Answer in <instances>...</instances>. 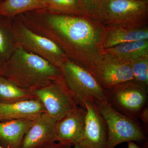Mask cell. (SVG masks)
<instances>
[{
	"mask_svg": "<svg viewBox=\"0 0 148 148\" xmlns=\"http://www.w3.org/2000/svg\"><path fill=\"white\" fill-rule=\"evenodd\" d=\"M17 16L27 28L51 40L68 58L89 71L102 58L105 26L100 21L82 15L53 13L47 9Z\"/></svg>",
	"mask_w": 148,
	"mask_h": 148,
	"instance_id": "cell-1",
	"label": "cell"
},
{
	"mask_svg": "<svg viewBox=\"0 0 148 148\" xmlns=\"http://www.w3.org/2000/svg\"><path fill=\"white\" fill-rule=\"evenodd\" d=\"M1 75L19 87L32 91L44 87L62 77L58 67L18 47L4 62Z\"/></svg>",
	"mask_w": 148,
	"mask_h": 148,
	"instance_id": "cell-2",
	"label": "cell"
},
{
	"mask_svg": "<svg viewBox=\"0 0 148 148\" xmlns=\"http://www.w3.org/2000/svg\"><path fill=\"white\" fill-rule=\"evenodd\" d=\"M66 86L77 105L84 101L109 103L106 90L84 66L67 58L60 67Z\"/></svg>",
	"mask_w": 148,
	"mask_h": 148,
	"instance_id": "cell-3",
	"label": "cell"
},
{
	"mask_svg": "<svg viewBox=\"0 0 148 148\" xmlns=\"http://www.w3.org/2000/svg\"><path fill=\"white\" fill-rule=\"evenodd\" d=\"M94 103L107 125V148H114L123 143H143L147 140L145 131L138 120L120 113L109 103Z\"/></svg>",
	"mask_w": 148,
	"mask_h": 148,
	"instance_id": "cell-4",
	"label": "cell"
},
{
	"mask_svg": "<svg viewBox=\"0 0 148 148\" xmlns=\"http://www.w3.org/2000/svg\"><path fill=\"white\" fill-rule=\"evenodd\" d=\"M13 19L16 46L42 57L60 69L68 57L58 46L27 28L18 16L13 17Z\"/></svg>",
	"mask_w": 148,
	"mask_h": 148,
	"instance_id": "cell-5",
	"label": "cell"
},
{
	"mask_svg": "<svg viewBox=\"0 0 148 148\" xmlns=\"http://www.w3.org/2000/svg\"><path fill=\"white\" fill-rule=\"evenodd\" d=\"M106 90L112 107L133 119H139L140 113L147 106L148 87L134 80Z\"/></svg>",
	"mask_w": 148,
	"mask_h": 148,
	"instance_id": "cell-6",
	"label": "cell"
},
{
	"mask_svg": "<svg viewBox=\"0 0 148 148\" xmlns=\"http://www.w3.org/2000/svg\"><path fill=\"white\" fill-rule=\"evenodd\" d=\"M101 22L105 26H147L148 23V1L108 0Z\"/></svg>",
	"mask_w": 148,
	"mask_h": 148,
	"instance_id": "cell-7",
	"label": "cell"
},
{
	"mask_svg": "<svg viewBox=\"0 0 148 148\" xmlns=\"http://www.w3.org/2000/svg\"><path fill=\"white\" fill-rule=\"evenodd\" d=\"M33 91L37 99L42 103L47 113L56 121L77 106L63 77Z\"/></svg>",
	"mask_w": 148,
	"mask_h": 148,
	"instance_id": "cell-8",
	"label": "cell"
},
{
	"mask_svg": "<svg viewBox=\"0 0 148 148\" xmlns=\"http://www.w3.org/2000/svg\"><path fill=\"white\" fill-rule=\"evenodd\" d=\"M102 58L90 72L105 90L134 80L129 63L103 53Z\"/></svg>",
	"mask_w": 148,
	"mask_h": 148,
	"instance_id": "cell-9",
	"label": "cell"
},
{
	"mask_svg": "<svg viewBox=\"0 0 148 148\" xmlns=\"http://www.w3.org/2000/svg\"><path fill=\"white\" fill-rule=\"evenodd\" d=\"M86 110L82 139L74 148H107L108 131L105 121L92 101H84Z\"/></svg>",
	"mask_w": 148,
	"mask_h": 148,
	"instance_id": "cell-10",
	"label": "cell"
},
{
	"mask_svg": "<svg viewBox=\"0 0 148 148\" xmlns=\"http://www.w3.org/2000/svg\"><path fill=\"white\" fill-rule=\"evenodd\" d=\"M86 112L84 106L77 105L56 121L55 142L73 147L79 143L83 135Z\"/></svg>",
	"mask_w": 148,
	"mask_h": 148,
	"instance_id": "cell-11",
	"label": "cell"
},
{
	"mask_svg": "<svg viewBox=\"0 0 148 148\" xmlns=\"http://www.w3.org/2000/svg\"><path fill=\"white\" fill-rule=\"evenodd\" d=\"M56 121L47 113L37 117L24 135L19 148H40L56 142Z\"/></svg>",
	"mask_w": 148,
	"mask_h": 148,
	"instance_id": "cell-12",
	"label": "cell"
},
{
	"mask_svg": "<svg viewBox=\"0 0 148 148\" xmlns=\"http://www.w3.org/2000/svg\"><path fill=\"white\" fill-rule=\"evenodd\" d=\"M148 40V25L143 27L128 25L105 26L102 42L103 50L124 43Z\"/></svg>",
	"mask_w": 148,
	"mask_h": 148,
	"instance_id": "cell-13",
	"label": "cell"
},
{
	"mask_svg": "<svg viewBox=\"0 0 148 148\" xmlns=\"http://www.w3.org/2000/svg\"><path fill=\"white\" fill-rule=\"evenodd\" d=\"M46 113L42 103L36 99L16 103L0 102V122L28 119H35Z\"/></svg>",
	"mask_w": 148,
	"mask_h": 148,
	"instance_id": "cell-14",
	"label": "cell"
},
{
	"mask_svg": "<svg viewBox=\"0 0 148 148\" xmlns=\"http://www.w3.org/2000/svg\"><path fill=\"white\" fill-rule=\"evenodd\" d=\"M35 119H21L0 122V145L5 148H19Z\"/></svg>",
	"mask_w": 148,
	"mask_h": 148,
	"instance_id": "cell-15",
	"label": "cell"
},
{
	"mask_svg": "<svg viewBox=\"0 0 148 148\" xmlns=\"http://www.w3.org/2000/svg\"><path fill=\"white\" fill-rule=\"evenodd\" d=\"M121 61L129 63L142 56L148 55V40H139L119 45L103 50Z\"/></svg>",
	"mask_w": 148,
	"mask_h": 148,
	"instance_id": "cell-16",
	"label": "cell"
},
{
	"mask_svg": "<svg viewBox=\"0 0 148 148\" xmlns=\"http://www.w3.org/2000/svg\"><path fill=\"white\" fill-rule=\"evenodd\" d=\"M13 17L0 15V59L5 62L16 47Z\"/></svg>",
	"mask_w": 148,
	"mask_h": 148,
	"instance_id": "cell-17",
	"label": "cell"
},
{
	"mask_svg": "<svg viewBox=\"0 0 148 148\" xmlns=\"http://www.w3.org/2000/svg\"><path fill=\"white\" fill-rule=\"evenodd\" d=\"M45 0H4L0 2V15L13 17L30 11L47 8Z\"/></svg>",
	"mask_w": 148,
	"mask_h": 148,
	"instance_id": "cell-18",
	"label": "cell"
},
{
	"mask_svg": "<svg viewBox=\"0 0 148 148\" xmlns=\"http://www.w3.org/2000/svg\"><path fill=\"white\" fill-rule=\"evenodd\" d=\"M36 98L34 91L21 88L0 75V102L16 103Z\"/></svg>",
	"mask_w": 148,
	"mask_h": 148,
	"instance_id": "cell-19",
	"label": "cell"
},
{
	"mask_svg": "<svg viewBox=\"0 0 148 148\" xmlns=\"http://www.w3.org/2000/svg\"><path fill=\"white\" fill-rule=\"evenodd\" d=\"M108 0H78L79 9L82 16L101 22V17Z\"/></svg>",
	"mask_w": 148,
	"mask_h": 148,
	"instance_id": "cell-20",
	"label": "cell"
},
{
	"mask_svg": "<svg viewBox=\"0 0 148 148\" xmlns=\"http://www.w3.org/2000/svg\"><path fill=\"white\" fill-rule=\"evenodd\" d=\"M47 9L53 13L69 15H81L78 0H45Z\"/></svg>",
	"mask_w": 148,
	"mask_h": 148,
	"instance_id": "cell-21",
	"label": "cell"
},
{
	"mask_svg": "<svg viewBox=\"0 0 148 148\" xmlns=\"http://www.w3.org/2000/svg\"><path fill=\"white\" fill-rule=\"evenodd\" d=\"M129 64L134 80L148 87V55L136 58Z\"/></svg>",
	"mask_w": 148,
	"mask_h": 148,
	"instance_id": "cell-22",
	"label": "cell"
},
{
	"mask_svg": "<svg viewBox=\"0 0 148 148\" xmlns=\"http://www.w3.org/2000/svg\"><path fill=\"white\" fill-rule=\"evenodd\" d=\"M72 147L70 145L53 142L40 148H72Z\"/></svg>",
	"mask_w": 148,
	"mask_h": 148,
	"instance_id": "cell-23",
	"label": "cell"
},
{
	"mask_svg": "<svg viewBox=\"0 0 148 148\" xmlns=\"http://www.w3.org/2000/svg\"><path fill=\"white\" fill-rule=\"evenodd\" d=\"M139 119H140L143 124L147 127L148 123V108L147 106H146L140 113Z\"/></svg>",
	"mask_w": 148,
	"mask_h": 148,
	"instance_id": "cell-24",
	"label": "cell"
},
{
	"mask_svg": "<svg viewBox=\"0 0 148 148\" xmlns=\"http://www.w3.org/2000/svg\"><path fill=\"white\" fill-rule=\"evenodd\" d=\"M127 143L128 144V145H127L128 148H141L138 145H137L135 142H129Z\"/></svg>",
	"mask_w": 148,
	"mask_h": 148,
	"instance_id": "cell-25",
	"label": "cell"
},
{
	"mask_svg": "<svg viewBox=\"0 0 148 148\" xmlns=\"http://www.w3.org/2000/svg\"><path fill=\"white\" fill-rule=\"evenodd\" d=\"M4 62H3L1 59H0V75H1V73L2 70Z\"/></svg>",
	"mask_w": 148,
	"mask_h": 148,
	"instance_id": "cell-26",
	"label": "cell"
},
{
	"mask_svg": "<svg viewBox=\"0 0 148 148\" xmlns=\"http://www.w3.org/2000/svg\"><path fill=\"white\" fill-rule=\"evenodd\" d=\"M0 148H5L3 147L2 146L0 145Z\"/></svg>",
	"mask_w": 148,
	"mask_h": 148,
	"instance_id": "cell-27",
	"label": "cell"
},
{
	"mask_svg": "<svg viewBox=\"0 0 148 148\" xmlns=\"http://www.w3.org/2000/svg\"><path fill=\"white\" fill-rule=\"evenodd\" d=\"M4 0H0V2H2V1H3Z\"/></svg>",
	"mask_w": 148,
	"mask_h": 148,
	"instance_id": "cell-28",
	"label": "cell"
},
{
	"mask_svg": "<svg viewBox=\"0 0 148 148\" xmlns=\"http://www.w3.org/2000/svg\"><path fill=\"white\" fill-rule=\"evenodd\" d=\"M142 1H148V0H142Z\"/></svg>",
	"mask_w": 148,
	"mask_h": 148,
	"instance_id": "cell-29",
	"label": "cell"
}]
</instances>
